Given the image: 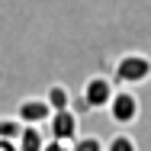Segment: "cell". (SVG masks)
I'll return each instance as SVG.
<instances>
[{
	"label": "cell",
	"mask_w": 151,
	"mask_h": 151,
	"mask_svg": "<svg viewBox=\"0 0 151 151\" xmlns=\"http://www.w3.org/2000/svg\"><path fill=\"white\" fill-rule=\"evenodd\" d=\"M113 93H116V87H113V81H109V77L93 74V77H87V84H84L81 100L87 103V109H100V106H106V103L113 100Z\"/></svg>",
	"instance_id": "obj_2"
},
{
	"label": "cell",
	"mask_w": 151,
	"mask_h": 151,
	"mask_svg": "<svg viewBox=\"0 0 151 151\" xmlns=\"http://www.w3.org/2000/svg\"><path fill=\"white\" fill-rule=\"evenodd\" d=\"M19 132H23V122L16 119V116H3V119H0V138L16 142V138H19Z\"/></svg>",
	"instance_id": "obj_8"
},
{
	"label": "cell",
	"mask_w": 151,
	"mask_h": 151,
	"mask_svg": "<svg viewBox=\"0 0 151 151\" xmlns=\"http://www.w3.org/2000/svg\"><path fill=\"white\" fill-rule=\"evenodd\" d=\"M45 100H48L52 113H55V109H71V90H68L64 84H52L48 93H45Z\"/></svg>",
	"instance_id": "obj_7"
},
{
	"label": "cell",
	"mask_w": 151,
	"mask_h": 151,
	"mask_svg": "<svg viewBox=\"0 0 151 151\" xmlns=\"http://www.w3.org/2000/svg\"><path fill=\"white\" fill-rule=\"evenodd\" d=\"M106 109H109V116H113L116 125H132L138 119V100H135V93H129V90H116L113 100L106 103Z\"/></svg>",
	"instance_id": "obj_3"
},
{
	"label": "cell",
	"mask_w": 151,
	"mask_h": 151,
	"mask_svg": "<svg viewBox=\"0 0 151 151\" xmlns=\"http://www.w3.org/2000/svg\"><path fill=\"white\" fill-rule=\"evenodd\" d=\"M45 132L39 129V125H23V132H19V138H16V151H42L45 148Z\"/></svg>",
	"instance_id": "obj_6"
},
{
	"label": "cell",
	"mask_w": 151,
	"mask_h": 151,
	"mask_svg": "<svg viewBox=\"0 0 151 151\" xmlns=\"http://www.w3.org/2000/svg\"><path fill=\"white\" fill-rule=\"evenodd\" d=\"M103 151H138V145H135L129 135H116V138H109V145Z\"/></svg>",
	"instance_id": "obj_10"
},
{
	"label": "cell",
	"mask_w": 151,
	"mask_h": 151,
	"mask_svg": "<svg viewBox=\"0 0 151 151\" xmlns=\"http://www.w3.org/2000/svg\"><path fill=\"white\" fill-rule=\"evenodd\" d=\"M106 145L96 138V135H84V138H74V145H71V151H103Z\"/></svg>",
	"instance_id": "obj_9"
},
{
	"label": "cell",
	"mask_w": 151,
	"mask_h": 151,
	"mask_svg": "<svg viewBox=\"0 0 151 151\" xmlns=\"http://www.w3.org/2000/svg\"><path fill=\"white\" fill-rule=\"evenodd\" d=\"M0 151H16V142H6V138H0Z\"/></svg>",
	"instance_id": "obj_12"
},
{
	"label": "cell",
	"mask_w": 151,
	"mask_h": 151,
	"mask_svg": "<svg viewBox=\"0 0 151 151\" xmlns=\"http://www.w3.org/2000/svg\"><path fill=\"white\" fill-rule=\"evenodd\" d=\"M48 116H52V106H48L45 96H26L16 106V119L23 122V125H45Z\"/></svg>",
	"instance_id": "obj_4"
},
{
	"label": "cell",
	"mask_w": 151,
	"mask_h": 151,
	"mask_svg": "<svg viewBox=\"0 0 151 151\" xmlns=\"http://www.w3.org/2000/svg\"><path fill=\"white\" fill-rule=\"evenodd\" d=\"M42 151H71V145L68 142H58V138H52V142H45V148Z\"/></svg>",
	"instance_id": "obj_11"
},
{
	"label": "cell",
	"mask_w": 151,
	"mask_h": 151,
	"mask_svg": "<svg viewBox=\"0 0 151 151\" xmlns=\"http://www.w3.org/2000/svg\"><path fill=\"white\" fill-rule=\"evenodd\" d=\"M48 132L58 142H74L77 138V113L74 109H55L48 116Z\"/></svg>",
	"instance_id": "obj_5"
},
{
	"label": "cell",
	"mask_w": 151,
	"mask_h": 151,
	"mask_svg": "<svg viewBox=\"0 0 151 151\" xmlns=\"http://www.w3.org/2000/svg\"><path fill=\"white\" fill-rule=\"evenodd\" d=\"M151 77V58L132 52V55H122L116 61V81L119 84H145Z\"/></svg>",
	"instance_id": "obj_1"
}]
</instances>
